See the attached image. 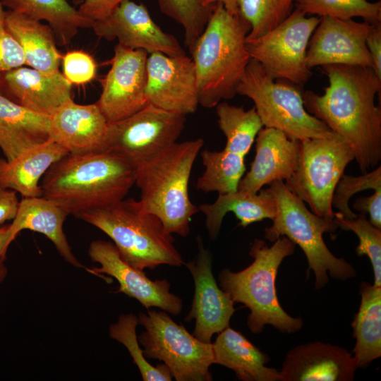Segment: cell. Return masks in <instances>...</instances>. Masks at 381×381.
<instances>
[{"mask_svg":"<svg viewBox=\"0 0 381 381\" xmlns=\"http://www.w3.org/2000/svg\"><path fill=\"white\" fill-rule=\"evenodd\" d=\"M329 86L322 95L303 92L306 110L351 147L362 174L381 159V109L375 104L381 78L361 66H322Z\"/></svg>","mask_w":381,"mask_h":381,"instance_id":"6da1fadb","label":"cell"},{"mask_svg":"<svg viewBox=\"0 0 381 381\" xmlns=\"http://www.w3.org/2000/svg\"><path fill=\"white\" fill-rule=\"evenodd\" d=\"M135 169L109 151L70 154L43 176L42 196L75 217L125 198L135 184Z\"/></svg>","mask_w":381,"mask_h":381,"instance_id":"7a4b0ae2","label":"cell"},{"mask_svg":"<svg viewBox=\"0 0 381 381\" xmlns=\"http://www.w3.org/2000/svg\"><path fill=\"white\" fill-rule=\"evenodd\" d=\"M250 30L239 14H231L220 2L214 4L205 30L189 51L202 107H214L236 95L251 59L246 45Z\"/></svg>","mask_w":381,"mask_h":381,"instance_id":"3957f363","label":"cell"},{"mask_svg":"<svg viewBox=\"0 0 381 381\" xmlns=\"http://www.w3.org/2000/svg\"><path fill=\"white\" fill-rule=\"evenodd\" d=\"M203 145L202 138L176 142L135 167L140 202L171 234L187 236L191 219L199 212L190 199L188 183Z\"/></svg>","mask_w":381,"mask_h":381,"instance_id":"277c9868","label":"cell"},{"mask_svg":"<svg viewBox=\"0 0 381 381\" xmlns=\"http://www.w3.org/2000/svg\"><path fill=\"white\" fill-rule=\"evenodd\" d=\"M296 245L285 236L277 238L272 246L255 239L249 251L253 262L243 270H223L219 282L234 303H243L250 310L247 325L254 334L271 325L282 333L292 334L303 327L300 318L289 315L281 306L276 291L278 269L284 259L294 254Z\"/></svg>","mask_w":381,"mask_h":381,"instance_id":"5b68a950","label":"cell"},{"mask_svg":"<svg viewBox=\"0 0 381 381\" xmlns=\"http://www.w3.org/2000/svg\"><path fill=\"white\" fill-rule=\"evenodd\" d=\"M75 217L106 234L121 258L137 270H154L162 265L181 267L185 263L171 234L139 200L124 198Z\"/></svg>","mask_w":381,"mask_h":381,"instance_id":"8992f818","label":"cell"},{"mask_svg":"<svg viewBox=\"0 0 381 381\" xmlns=\"http://www.w3.org/2000/svg\"><path fill=\"white\" fill-rule=\"evenodd\" d=\"M276 203L272 224L265 229V239L274 242L285 236L303 251L308 270L315 274V287L323 288L329 275L336 279L346 280L356 276L353 267L344 258H338L328 249L325 233H334L339 228L334 219L320 217L305 205V202L291 193L283 181H275L268 188Z\"/></svg>","mask_w":381,"mask_h":381,"instance_id":"52a82bcc","label":"cell"},{"mask_svg":"<svg viewBox=\"0 0 381 381\" xmlns=\"http://www.w3.org/2000/svg\"><path fill=\"white\" fill-rule=\"evenodd\" d=\"M294 85L275 82L258 61L251 59L236 94L253 102L263 126L279 130L292 140L301 141L334 134L306 110L303 93Z\"/></svg>","mask_w":381,"mask_h":381,"instance_id":"ba28073f","label":"cell"},{"mask_svg":"<svg viewBox=\"0 0 381 381\" xmlns=\"http://www.w3.org/2000/svg\"><path fill=\"white\" fill-rule=\"evenodd\" d=\"M353 159L352 149L337 134L301 140L298 167L285 186L313 213L334 219L333 193L346 166Z\"/></svg>","mask_w":381,"mask_h":381,"instance_id":"9c48e42d","label":"cell"},{"mask_svg":"<svg viewBox=\"0 0 381 381\" xmlns=\"http://www.w3.org/2000/svg\"><path fill=\"white\" fill-rule=\"evenodd\" d=\"M145 331L139 336L148 358L162 361L176 381L212 380V344L203 342L176 323L165 312L149 310L140 313Z\"/></svg>","mask_w":381,"mask_h":381,"instance_id":"30bf717a","label":"cell"},{"mask_svg":"<svg viewBox=\"0 0 381 381\" xmlns=\"http://www.w3.org/2000/svg\"><path fill=\"white\" fill-rule=\"evenodd\" d=\"M321 17L295 8L279 25L262 36L246 40L247 51L274 80L303 87L312 75L306 64L310 39Z\"/></svg>","mask_w":381,"mask_h":381,"instance_id":"8fae6325","label":"cell"},{"mask_svg":"<svg viewBox=\"0 0 381 381\" xmlns=\"http://www.w3.org/2000/svg\"><path fill=\"white\" fill-rule=\"evenodd\" d=\"M186 121V115L148 103L133 115L109 123L105 151L113 152L135 169L175 143Z\"/></svg>","mask_w":381,"mask_h":381,"instance_id":"7c38bea8","label":"cell"},{"mask_svg":"<svg viewBox=\"0 0 381 381\" xmlns=\"http://www.w3.org/2000/svg\"><path fill=\"white\" fill-rule=\"evenodd\" d=\"M147 52L117 43L111 67L102 81L97 105L108 123L126 119L147 104L145 95Z\"/></svg>","mask_w":381,"mask_h":381,"instance_id":"4fadbf2b","label":"cell"},{"mask_svg":"<svg viewBox=\"0 0 381 381\" xmlns=\"http://www.w3.org/2000/svg\"><path fill=\"white\" fill-rule=\"evenodd\" d=\"M147 102L162 109L187 115L199 105L194 64L186 54L171 56L153 52L147 59Z\"/></svg>","mask_w":381,"mask_h":381,"instance_id":"5bb4252c","label":"cell"},{"mask_svg":"<svg viewBox=\"0 0 381 381\" xmlns=\"http://www.w3.org/2000/svg\"><path fill=\"white\" fill-rule=\"evenodd\" d=\"M95 34L108 41L151 54L171 56L186 55L177 39L163 31L152 20L147 7L132 0L121 2L107 18L94 23Z\"/></svg>","mask_w":381,"mask_h":381,"instance_id":"9a60e30c","label":"cell"},{"mask_svg":"<svg viewBox=\"0 0 381 381\" xmlns=\"http://www.w3.org/2000/svg\"><path fill=\"white\" fill-rule=\"evenodd\" d=\"M88 255L100 267L87 270L95 274H105L116 279L119 284L116 293H123L136 299L147 310L156 307L173 315L181 313L182 300L169 291V282L166 279L152 281L143 270L131 266L121 258L112 242L93 241L89 246Z\"/></svg>","mask_w":381,"mask_h":381,"instance_id":"2e32d148","label":"cell"},{"mask_svg":"<svg viewBox=\"0 0 381 381\" xmlns=\"http://www.w3.org/2000/svg\"><path fill=\"white\" fill-rule=\"evenodd\" d=\"M373 24L352 19L321 17L306 52L308 67L349 65L370 67L373 63L366 37Z\"/></svg>","mask_w":381,"mask_h":381,"instance_id":"e0dca14e","label":"cell"},{"mask_svg":"<svg viewBox=\"0 0 381 381\" xmlns=\"http://www.w3.org/2000/svg\"><path fill=\"white\" fill-rule=\"evenodd\" d=\"M196 258L184 265L190 270L195 284L192 306L185 318L195 320L193 335L199 340L210 343L212 337L229 327L231 316L236 311L234 303L227 293L220 289L214 277L212 260L200 238L198 239Z\"/></svg>","mask_w":381,"mask_h":381,"instance_id":"ac0fdd59","label":"cell"},{"mask_svg":"<svg viewBox=\"0 0 381 381\" xmlns=\"http://www.w3.org/2000/svg\"><path fill=\"white\" fill-rule=\"evenodd\" d=\"M357 368L346 349L317 341L299 344L287 353L280 381H351Z\"/></svg>","mask_w":381,"mask_h":381,"instance_id":"d6986e66","label":"cell"},{"mask_svg":"<svg viewBox=\"0 0 381 381\" xmlns=\"http://www.w3.org/2000/svg\"><path fill=\"white\" fill-rule=\"evenodd\" d=\"M71 87L60 71L47 73L23 66L0 73V94L47 116L73 99Z\"/></svg>","mask_w":381,"mask_h":381,"instance_id":"ffe728a7","label":"cell"},{"mask_svg":"<svg viewBox=\"0 0 381 381\" xmlns=\"http://www.w3.org/2000/svg\"><path fill=\"white\" fill-rule=\"evenodd\" d=\"M109 123L96 103L71 99L50 116L49 138L70 154L105 151Z\"/></svg>","mask_w":381,"mask_h":381,"instance_id":"44dd1931","label":"cell"},{"mask_svg":"<svg viewBox=\"0 0 381 381\" xmlns=\"http://www.w3.org/2000/svg\"><path fill=\"white\" fill-rule=\"evenodd\" d=\"M300 140L282 131L262 128L255 138V156L250 170L241 179L238 190L258 193L275 181L288 180L298 167Z\"/></svg>","mask_w":381,"mask_h":381,"instance_id":"7402d4cb","label":"cell"},{"mask_svg":"<svg viewBox=\"0 0 381 381\" xmlns=\"http://www.w3.org/2000/svg\"><path fill=\"white\" fill-rule=\"evenodd\" d=\"M68 151L51 139L25 150L11 160L0 158V186L23 198L42 196L40 179Z\"/></svg>","mask_w":381,"mask_h":381,"instance_id":"603a6c76","label":"cell"},{"mask_svg":"<svg viewBox=\"0 0 381 381\" xmlns=\"http://www.w3.org/2000/svg\"><path fill=\"white\" fill-rule=\"evenodd\" d=\"M213 363L233 370L243 381H280L279 371L269 368L268 356L241 332L228 327L212 344Z\"/></svg>","mask_w":381,"mask_h":381,"instance_id":"cb8c5ba5","label":"cell"},{"mask_svg":"<svg viewBox=\"0 0 381 381\" xmlns=\"http://www.w3.org/2000/svg\"><path fill=\"white\" fill-rule=\"evenodd\" d=\"M50 116L35 113L0 94V148L11 160L49 138Z\"/></svg>","mask_w":381,"mask_h":381,"instance_id":"d4e9b609","label":"cell"},{"mask_svg":"<svg viewBox=\"0 0 381 381\" xmlns=\"http://www.w3.org/2000/svg\"><path fill=\"white\" fill-rule=\"evenodd\" d=\"M68 215L59 205L44 196L23 198L9 228L16 236L25 229L44 235L67 262L83 267L73 255L64 232L63 226Z\"/></svg>","mask_w":381,"mask_h":381,"instance_id":"484cf974","label":"cell"},{"mask_svg":"<svg viewBox=\"0 0 381 381\" xmlns=\"http://www.w3.org/2000/svg\"><path fill=\"white\" fill-rule=\"evenodd\" d=\"M7 28L24 54L25 65L52 73L59 71L62 56L52 28L41 20L14 11H6Z\"/></svg>","mask_w":381,"mask_h":381,"instance_id":"4316f807","label":"cell"},{"mask_svg":"<svg viewBox=\"0 0 381 381\" xmlns=\"http://www.w3.org/2000/svg\"><path fill=\"white\" fill-rule=\"evenodd\" d=\"M205 216V226L212 240L219 234L224 217L232 212L239 220L238 225H248L272 219L276 213V203L268 188L261 189L255 193L237 190L234 193L219 194L212 203H204L198 206Z\"/></svg>","mask_w":381,"mask_h":381,"instance_id":"83f0119b","label":"cell"},{"mask_svg":"<svg viewBox=\"0 0 381 381\" xmlns=\"http://www.w3.org/2000/svg\"><path fill=\"white\" fill-rule=\"evenodd\" d=\"M361 303L351 322L356 339L352 350L358 368L381 356V287L360 284Z\"/></svg>","mask_w":381,"mask_h":381,"instance_id":"f1b7e54d","label":"cell"},{"mask_svg":"<svg viewBox=\"0 0 381 381\" xmlns=\"http://www.w3.org/2000/svg\"><path fill=\"white\" fill-rule=\"evenodd\" d=\"M11 11L44 20L52 28L59 45L71 43L80 29L94 23L83 16L68 0H1Z\"/></svg>","mask_w":381,"mask_h":381,"instance_id":"f546056e","label":"cell"},{"mask_svg":"<svg viewBox=\"0 0 381 381\" xmlns=\"http://www.w3.org/2000/svg\"><path fill=\"white\" fill-rule=\"evenodd\" d=\"M205 171L198 179L195 188L205 193L218 195L238 190L239 182L246 171L244 157L228 151L204 150L200 153Z\"/></svg>","mask_w":381,"mask_h":381,"instance_id":"4dcf8cb0","label":"cell"},{"mask_svg":"<svg viewBox=\"0 0 381 381\" xmlns=\"http://www.w3.org/2000/svg\"><path fill=\"white\" fill-rule=\"evenodd\" d=\"M216 114L218 126L226 140L224 149L245 157L263 128L255 107L246 110L243 107L222 102L217 104Z\"/></svg>","mask_w":381,"mask_h":381,"instance_id":"1f68e13d","label":"cell"},{"mask_svg":"<svg viewBox=\"0 0 381 381\" xmlns=\"http://www.w3.org/2000/svg\"><path fill=\"white\" fill-rule=\"evenodd\" d=\"M294 6L305 15L348 20L361 17L371 24L381 23V2L368 0H296Z\"/></svg>","mask_w":381,"mask_h":381,"instance_id":"d6a6232c","label":"cell"},{"mask_svg":"<svg viewBox=\"0 0 381 381\" xmlns=\"http://www.w3.org/2000/svg\"><path fill=\"white\" fill-rule=\"evenodd\" d=\"M296 0H238V14L250 25L246 40L259 37L283 22Z\"/></svg>","mask_w":381,"mask_h":381,"instance_id":"836d02e7","label":"cell"},{"mask_svg":"<svg viewBox=\"0 0 381 381\" xmlns=\"http://www.w3.org/2000/svg\"><path fill=\"white\" fill-rule=\"evenodd\" d=\"M160 11L183 28L184 42L190 51L202 33L212 15L214 5L205 0H157Z\"/></svg>","mask_w":381,"mask_h":381,"instance_id":"e575fe53","label":"cell"},{"mask_svg":"<svg viewBox=\"0 0 381 381\" xmlns=\"http://www.w3.org/2000/svg\"><path fill=\"white\" fill-rule=\"evenodd\" d=\"M138 325V318L135 315H121L117 322L110 326L109 336L126 347L144 381L171 380L170 370L164 363L153 366L145 359L136 335Z\"/></svg>","mask_w":381,"mask_h":381,"instance_id":"d590c367","label":"cell"},{"mask_svg":"<svg viewBox=\"0 0 381 381\" xmlns=\"http://www.w3.org/2000/svg\"><path fill=\"white\" fill-rule=\"evenodd\" d=\"M334 220L339 228L351 231L358 236L359 243L356 253L368 257L373 269V285L381 287V229L373 226L365 214L361 213L355 218L348 219L337 212L334 213Z\"/></svg>","mask_w":381,"mask_h":381,"instance_id":"8d00e7d4","label":"cell"},{"mask_svg":"<svg viewBox=\"0 0 381 381\" xmlns=\"http://www.w3.org/2000/svg\"><path fill=\"white\" fill-rule=\"evenodd\" d=\"M368 189L381 190V167L358 176L343 174L338 181L332 199V206L339 210L344 217H356L349 205L350 198L356 193Z\"/></svg>","mask_w":381,"mask_h":381,"instance_id":"74e56055","label":"cell"},{"mask_svg":"<svg viewBox=\"0 0 381 381\" xmlns=\"http://www.w3.org/2000/svg\"><path fill=\"white\" fill-rule=\"evenodd\" d=\"M63 75L72 85H83L92 80L97 73L93 57L83 50L66 52L61 59Z\"/></svg>","mask_w":381,"mask_h":381,"instance_id":"f35d334b","label":"cell"},{"mask_svg":"<svg viewBox=\"0 0 381 381\" xmlns=\"http://www.w3.org/2000/svg\"><path fill=\"white\" fill-rule=\"evenodd\" d=\"M23 65V52L7 28L6 11L0 0V73Z\"/></svg>","mask_w":381,"mask_h":381,"instance_id":"ab89813d","label":"cell"},{"mask_svg":"<svg viewBox=\"0 0 381 381\" xmlns=\"http://www.w3.org/2000/svg\"><path fill=\"white\" fill-rule=\"evenodd\" d=\"M125 0H83L78 11L87 19L95 23L109 16Z\"/></svg>","mask_w":381,"mask_h":381,"instance_id":"60d3db41","label":"cell"},{"mask_svg":"<svg viewBox=\"0 0 381 381\" xmlns=\"http://www.w3.org/2000/svg\"><path fill=\"white\" fill-rule=\"evenodd\" d=\"M353 207L361 214L368 213L370 222L381 229V190L375 191L370 196L358 198Z\"/></svg>","mask_w":381,"mask_h":381,"instance_id":"b9f144b4","label":"cell"},{"mask_svg":"<svg viewBox=\"0 0 381 381\" xmlns=\"http://www.w3.org/2000/svg\"><path fill=\"white\" fill-rule=\"evenodd\" d=\"M18 205L17 193L0 186V225L15 218Z\"/></svg>","mask_w":381,"mask_h":381,"instance_id":"7bdbcfd3","label":"cell"},{"mask_svg":"<svg viewBox=\"0 0 381 381\" xmlns=\"http://www.w3.org/2000/svg\"><path fill=\"white\" fill-rule=\"evenodd\" d=\"M366 46L373 63L374 71L381 78V23L373 25L366 37Z\"/></svg>","mask_w":381,"mask_h":381,"instance_id":"ee69618b","label":"cell"},{"mask_svg":"<svg viewBox=\"0 0 381 381\" xmlns=\"http://www.w3.org/2000/svg\"><path fill=\"white\" fill-rule=\"evenodd\" d=\"M16 236L11 231L9 226L0 228V283L5 279L8 272L4 263L7 250Z\"/></svg>","mask_w":381,"mask_h":381,"instance_id":"f6af8a7d","label":"cell"},{"mask_svg":"<svg viewBox=\"0 0 381 381\" xmlns=\"http://www.w3.org/2000/svg\"><path fill=\"white\" fill-rule=\"evenodd\" d=\"M217 2L222 3L225 9L231 14H238V0H205V4L207 6L214 5Z\"/></svg>","mask_w":381,"mask_h":381,"instance_id":"bcb514c9","label":"cell"},{"mask_svg":"<svg viewBox=\"0 0 381 381\" xmlns=\"http://www.w3.org/2000/svg\"><path fill=\"white\" fill-rule=\"evenodd\" d=\"M70 1L75 6H79L83 1V0H70Z\"/></svg>","mask_w":381,"mask_h":381,"instance_id":"7dc6e473","label":"cell"}]
</instances>
